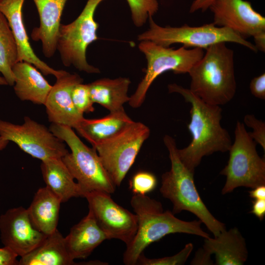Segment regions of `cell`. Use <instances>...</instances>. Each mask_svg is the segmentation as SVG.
Returning a JSON list of instances; mask_svg holds the SVG:
<instances>
[{"mask_svg":"<svg viewBox=\"0 0 265 265\" xmlns=\"http://www.w3.org/2000/svg\"><path fill=\"white\" fill-rule=\"evenodd\" d=\"M169 93L181 94L191 105L190 121L187 125L192 140L185 148L178 149L180 159L194 173L204 156L215 152L228 151L232 144L228 132L221 125V107L206 103L189 89L176 83L168 85Z\"/></svg>","mask_w":265,"mask_h":265,"instance_id":"cell-1","label":"cell"},{"mask_svg":"<svg viewBox=\"0 0 265 265\" xmlns=\"http://www.w3.org/2000/svg\"><path fill=\"white\" fill-rule=\"evenodd\" d=\"M131 205L137 216V228L133 239L126 245L123 255L125 265H136L138 257L148 245L170 234L210 237L201 228L200 220L185 221L178 219L172 212H163L160 202L146 195L134 194Z\"/></svg>","mask_w":265,"mask_h":265,"instance_id":"cell-2","label":"cell"},{"mask_svg":"<svg viewBox=\"0 0 265 265\" xmlns=\"http://www.w3.org/2000/svg\"><path fill=\"white\" fill-rule=\"evenodd\" d=\"M206 50L188 73L189 90L207 104L224 105L236 92L234 52L225 42L214 44Z\"/></svg>","mask_w":265,"mask_h":265,"instance_id":"cell-3","label":"cell"},{"mask_svg":"<svg viewBox=\"0 0 265 265\" xmlns=\"http://www.w3.org/2000/svg\"><path fill=\"white\" fill-rule=\"evenodd\" d=\"M163 142L169 153L171 168L162 175L161 194L173 204L174 214L188 211L195 214L214 237L217 236L226 230L225 224L213 216L201 199L194 184V173L180 159L175 140L165 135Z\"/></svg>","mask_w":265,"mask_h":265,"instance_id":"cell-4","label":"cell"},{"mask_svg":"<svg viewBox=\"0 0 265 265\" xmlns=\"http://www.w3.org/2000/svg\"><path fill=\"white\" fill-rule=\"evenodd\" d=\"M50 131L69 147L62 160L84 194L91 191L114 193L116 186L96 150L86 145L71 127L52 123Z\"/></svg>","mask_w":265,"mask_h":265,"instance_id":"cell-5","label":"cell"},{"mask_svg":"<svg viewBox=\"0 0 265 265\" xmlns=\"http://www.w3.org/2000/svg\"><path fill=\"white\" fill-rule=\"evenodd\" d=\"M138 48L145 56L147 67L143 78L128 102L135 108L142 105L148 89L158 76L168 71L175 74L188 73L204 54L203 49L199 48L188 49L183 46L175 49L146 40L140 41Z\"/></svg>","mask_w":265,"mask_h":265,"instance_id":"cell-6","label":"cell"},{"mask_svg":"<svg viewBox=\"0 0 265 265\" xmlns=\"http://www.w3.org/2000/svg\"><path fill=\"white\" fill-rule=\"evenodd\" d=\"M149 27L139 34L137 39L150 41L166 47L180 43L187 48L206 49L214 44L220 42H233L243 46L257 52L255 45L245 38L225 27L215 26L213 23L198 26L185 25L180 27L161 26L156 24L152 17L149 18Z\"/></svg>","mask_w":265,"mask_h":265,"instance_id":"cell-7","label":"cell"},{"mask_svg":"<svg viewBox=\"0 0 265 265\" xmlns=\"http://www.w3.org/2000/svg\"><path fill=\"white\" fill-rule=\"evenodd\" d=\"M234 133V141L228 151L227 164L220 173L226 177L223 194L239 186L253 189L265 185V160L258 155L255 141L245 125L237 121Z\"/></svg>","mask_w":265,"mask_h":265,"instance_id":"cell-8","label":"cell"},{"mask_svg":"<svg viewBox=\"0 0 265 265\" xmlns=\"http://www.w3.org/2000/svg\"><path fill=\"white\" fill-rule=\"evenodd\" d=\"M104 0H88L79 16L72 22L61 24L56 44L61 61L66 67L73 66L88 74H99V68L89 64L86 50L98 39V24L95 12Z\"/></svg>","mask_w":265,"mask_h":265,"instance_id":"cell-9","label":"cell"},{"mask_svg":"<svg viewBox=\"0 0 265 265\" xmlns=\"http://www.w3.org/2000/svg\"><path fill=\"white\" fill-rule=\"evenodd\" d=\"M150 133L146 125L133 121L114 135L92 147L116 186H120Z\"/></svg>","mask_w":265,"mask_h":265,"instance_id":"cell-10","label":"cell"},{"mask_svg":"<svg viewBox=\"0 0 265 265\" xmlns=\"http://www.w3.org/2000/svg\"><path fill=\"white\" fill-rule=\"evenodd\" d=\"M0 136L41 161L62 158L69 152L65 143L49 129L28 116L21 125L0 120Z\"/></svg>","mask_w":265,"mask_h":265,"instance_id":"cell-11","label":"cell"},{"mask_svg":"<svg viewBox=\"0 0 265 265\" xmlns=\"http://www.w3.org/2000/svg\"><path fill=\"white\" fill-rule=\"evenodd\" d=\"M91 212L97 224L109 239H118L128 245L133 239L137 228L135 213L116 203L110 194L91 191L84 194Z\"/></svg>","mask_w":265,"mask_h":265,"instance_id":"cell-12","label":"cell"},{"mask_svg":"<svg viewBox=\"0 0 265 265\" xmlns=\"http://www.w3.org/2000/svg\"><path fill=\"white\" fill-rule=\"evenodd\" d=\"M213 24L232 29L244 38L265 33V18L244 0H213L209 6Z\"/></svg>","mask_w":265,"mask_h":265,"instance_id":"cell-13","label":"cell"},{"mask_svg":"<svg viewBox=\"0 0 265 265\" xmlns=\"http://www.w3.org/2000/svg\"><path fill=\"white\" fill-rule=\"evenodd\" d=\"M0 233L4 246L21 257L37 247L47 236L33 226L27 209L23 207L9 209L0 216Z\"/></svg>","mask_w":265,"mask_h":265,"instance_id":"cell-14","label":"cell"},{"mask_svg":"<svg viewBox=\"0 0 265 265\" xmlns=\"http://www.w3.org/2000/svg\"><path fill=\"white\" fill-rule=\"evenodd\" d=\"M56 79L44 104L48 120L52 123L75 129L84 117L75 107L71 91L76 84L83 82V79L76 73L64 70Z\"/></svg>","mask_w":265,"mask_h":265,"instance_id":"cell-15","label":"cell"},{"mask_svg":"<svg viewBox=\"0 0 265 265\" xmlns=\"http://www.w3.org/2000/svg\"><path fill=\"white\" fill-rule=\"evenodd\" d=\"M25 0H0V12L6 18L17 45L18 61H26L34 65L44 75H53L56 78L64 70H55L41 60L30 44L23 18Z\"/></svg>","mask_w":265,"mask_h":265,"instance_id":"cell-16","label":"cell"},{"mask_svg":"<svg viewBox=\"0 0 265 265\" xmlns=\"http://www.w3.org/2000/svg\"><path fill=\"white\" fill-rule=\"evenodd\" d=\"M33 0L39 14L40 24L32 29L31 37L34 41H41L44 55L50 58L56 51L61 16L67 0Z\"/></svg>","mask_w":265,"mask_h":265,"instance_id":"cell-17","label":"cell"},{"mask_svg":"<svg viewBox=\"0 0 265 265\" xmlns=\"http://www.w3.org/2000/svg\"><path fill=\"white\" fill-rule=\"evenodd\" d=\"M203 248L215 255L216 265H241L248 257L245 239L236 227L225 230L214 238H205Z\"/></svg>","mask_w":265,"mask_h":265,"instance_id":"cell-18","label":"cell"},{"mask_svg":"<svg viewBox=\"0 0 265 265\" xmlns=\"http://www.w3.org/2000/svg\"><path fill=\"white\" fill-rule=\"evenodd\" d=\"M106 239H109L108 236L100 228L89 212L64 237L66 248L73 260L87 258Z\"/></svg>","mask_w":265,"mask_h":265,"instance_id":"cell-19","label":"cell"},{"mask_svg":"<svg viewBox=\"0 0 265 265\" xmlns=\"http://www.w3.org/2000/svg\"><path fill=\"white\" fill-rule=\"evenodd\" d=\"M14 77V90L22 101L44 105L52 88L42 74L32 64L18 61L12 68Z\"/></svg>","mask_w":265,"mask_h":265,"instance_id":"cell-20","label":"cell"},{"mask_svg":"<svg viewBox=\"0 0 265 265\" xmlns=\"http://www.w3.org/2000/svg\"><path fill=\"white\" fill-rule=\"evenodd\" d=\"M59 198L47 186L38 189L27 209L33 226L49 235L57 230L61 203Z\"/></svg>","mask_w":265,"mask_h":265,"instance_id":"cell-21","label":"cell"},{"mask_svg":"<svg viewBox=\"0 0 265 265\" xmlns=\"http://www.w3.org/2000/svg\"><path fill=\"white\" fill-rule=\"evenodd\" d=\"M133 121L124 108L109 113L100 118H83L75 130L92 147L111 137Z\"/></svg>","mask_w":265,"mask_h":265,"instance_id":"cell-22","label":"cell"},{"mask_svg":"<svg viewBox=\"0 0 265 265\" xmlns=\"http://www.w3.org/2000/svg\"><path fill=\"white\" fill-rule=\"evenodd\" d=\"M65 245L64 237L57 229L47 235L34 249L21 257L19 265H76Z\"/></svg>","mask_w":265,"mask_h":265,"instance_id":"cell-23","label":"cell"},{"mask_svg":"<svg viewBox=\"0 0 265 265\" xmlns=\"http://www.w3.org/2000/svg\"><path fill=\"white\" fill-rule=\"evenodd\" d=\"M41 170L46 186L59 198L62 203L73 197H83L81 190L62 158L42 161Z\"/></svg>","mask_w":265,"mask_h":265,"instance_id":"cell-24","label":"cell"},{"mask_svg":"<svg viewBox=\"0 0 265 265\" xmlns=\"http://www.w3.org/2000/svg\"><path fill=\"white\" fill-rule=\"evenodd\" d=\"M131 83L129 78L119 77L102 78L88 84L93 102L113 112L123 108L124 104L129 101L128 92Z\"/></svg>","mask_w":265,"mask_h":265,"instance_id":"cell-25","label":"cell"},{"mask_svg":"<svg viewBox=\"0 0 265 265\" xmlns=\"http://www.w3.org/2000/svg\"><path fill=\"white\" fill-rule=\"evenodd\" d=\"M17 62L15 38L6 18L0 12V73L10 86L14 84L12 68Z\"/></svg>","mask_w":265,"mask_h":265,"instance_id":"cell-26","label":"cell"},{"mask_svg":"<svg viewBox=\"0 0 265 265\" xmlns=\"http://www.w3.org/2000/svg\"><path fill=\"white\" fill-rule=\"evenodd\" d=\"M126 0L130 8L132 22L136 27L142 26L159 9L157 0Z\"/></svg>","mask_w":265,"mask_h":265,"instance_id":"cell-27","label":"cell"},{"mask_svg":"<svg viewBox=\"0 0 265 265\" xmlns=\"http://www.w3.org/2000/svg\"><path fill=\"white\" fill-rule=\"evenodd\" d=\"M193 249L191 243L186 244L178 253L169 257L150 259L142 253L138 258L136 265H181L187 260Z\"/></svg>","mask_w":265,"mask_h":265,"instance_id":"cell-28","label":"cell"},{"mask_svg":"<svg viewBox=\"0 0 265 265\" xmlns=\"http://www.w3.org/2000/svg\"><path fill=\"white\" fill-rule=\"evenodd\" d=\"M73 104L77 110L81 114L89 113L94 111L93 102L88 84L82 82L76 84L71 91Z\"/></svg>","mask_w":265,"mask_h":265,"instance_id":"cell-29","label":"cell"},{"mask_svg":"<svg viewBox=\"0 0 265 265\" xmlns=\"http://www.w3.org/2000/svg\"><path fill=\"white\" fill-rule=\"evenodd\" d=\"M157 180L152 173L139 171L135 173L129 182V188L134 194L146 195L157 186Z\"/></svg>","mask_w":265,"mask_h":265,"instance_id":"cell-30","label":"cell"},{"mask_svg":"<svg viewBox=\"0 0 265 265\" xmlns=\"http://www.w3.org/2000/svg\"><path fill=\"white\" fill-rule=\"evenodd\" d=\"M244 124L253 129L252 132H249L252 139L260 144L265 152V123L259 120L253 114H246L243 119Z\"/></svg>","mask_w":265,"mask_h":265,"instance_id":"cell-31","label":"cell"},{"mask_svg":"<svg viewBox=\"0 0 265 265\" xmlns=\"http://www.w3.org/2000/svg\"><path fill=\"white\" fill-rule=\"evenodd\" d=\"M251 94L255 97L265 99V73L254 78L250 83Z\"/></svg>","mask_w":265,"mask_h":265,"instance_id":"cell-32","label":"cell"},{"mask_svg":"<svg viewBox=\"0 0 265 265\" xmlns=\"http://www.w3.org/2000/svg\"><path fill=\"white\" fill-rule=\"evenodd\" d=\"M18 255L10 248H0V265H19Z\"/></svg>","mask_w":265,"mask_h":265,"instance_id":"cell-33","label":"cell"},{"mask_svg":"<svg viewBox=\"0 0 265 265\" xmlns=\"http://www.w3.org/2000/svg\"><path fill=\"white\" fill-rule=\"evenodd\" d=\"M210 254L207 252L203 248H199L196 252L194 258L191 262V265H212L213 261L211 259Z\"/></svg>","mask_w":265,"mask_h":265,"instance_id":"cell-34","label":"cell"},{"mask_svg":"<svg viewBox=\"0 0 265 265\" xmlns=\"http://www.w3.org/2000/svg\"><path fill=\"white\" fill-rule=\"evenodd\" d=\"M252 202V210L250 212L262 220L265 215V199L254 200Z\"/></svg>","mask_w":265,"mask_h":265,"instance_id":"cell-35","label":"cell"},{"mask_svg":"<svg viewBox=\"0 0 265 265\" xmlns=\"http://www.w3.org/2000/svg\"><path fill=\"white\" fill-rule=\"evenodd\" d=\"M213 0H194L190 8V12L193 13L199 10L205 11L208 8Z\"/></svg>","mask_w":265,"mask_h":265,"instance_id":"cell-36","label":"cell"},{"mask_svg":"<svg viewBox=\"0 0 265 265\" xmlns=\"http://www.w3.org/2000/svg\"><path fill=\"white\" fill-rule=\"evenodd\" d=\"M249 196L254 200L265 199V185L258 186L250 191Z\"/></svg>","mask_w":265,"mask_h":265,"instance_id":"cell-37","label":"cell"},{"mask_svg":"<svg viewBox=\"0 0 265 265\" xmlns=\"http://www.w3.org/2000/svg\"><path fill=\"white\" fill-rule=\"evenodd\" d=\"M255 44L257 50L265 52V33H262L253 37Z\"/></svg>","mask_w":265,"mask_h":265,"instance_id":"cell-38","label":"cell"},{"mask_svg":"<svg viewBox=\"0 0 265 265\" xmlns=\"http://www.w3.org/2000/svg\"><path fill=\"white\" fill-rule=\"evenodd\" d=\"M9 141L0 136V151L4 149L9 143Z\"/></svg>","mask_w":265,"mask_h":265,"instance_id":"cell-39","label":"cell"},{"mask_svg":"<svg viewBox=\"0 0 265 265\" xmlns=\"http://www.w3.org/2000/svg\"><path fill=\"white\" fill-rule=\"evenodd\" d=\"M0 85H8L6 80L3 77L0 76Z\"/></svg>","mask_w":265,"mask_h":265,"instance_id":"cell-40","label":"cell"}]
</instances>
